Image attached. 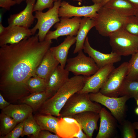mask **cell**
<instances>
[{
  "mask_svg": "<svg viewBox=\"0 0 138 138\" xmlns=\"http://www.w3.org/2000/svg\"><path fill=\"white\" fill-rule=\"evenodd\" d=\"M52 40L40 41L38 34L0 48V91L13 103L30 94L26 85L49 50Z\"/></svg>",
  "mask_w": 138,
  "mask_h": 138,
  "instance_id": "cell-1",
  "label": "cell"
},
{
  "mask_svg": "<svg viewBox=\"0 0 138 138\" xmlns=\"http://www.w3.org/2000/svg\"><path fill=\"white\" fill-rule=\"evenodd\" d=\"M87 77L78 75L69 78L53 96L41 106L37 110L39 113L59 117L60 111L68 99L83 87Z\"/></svg>",
  "mask_w": 138,
  "mask_h": 138,
  "instance_id": "cell-2",
  "label": "cell"
},
{
  "mask_svg": "<svg viewBox=\"0 0 138 138\" xmlns=\"http://www.w3.org/2000/svg\"><path fill=\"white\" fill-rule=\"evenodd\" d=\"M128 17L103 6L97 12V16L94 18L95 27L101 36L109 37L112 33L123 28Z\"/></svg>",
  "mask_w": 138,
  "mask_h": 138,
  "instance_id": "cell-3",
  "label": "cell"
},
{
  "mask_svg": "<svg viewBox=\"0 0 138 138\" xmlns=\"http://www.w3.org/2000/svg\"><path fill=\"white\" fill-rule=\"evenodd\" d=\"M89 94L77 92L73 95L61 110L59 118L71 117L76 114L87 111L99 113L102 108L101 105L91 101Z\"/></svg>",
  "mask_w": 138,
  "mask_h": 138,
  "instance_id": "cell-4",
  "label": "cell"
},
{
  "mask_svg": "<svg viewBox=\"0 0 138 138\" xmlns=\"http://www.w3.org/2000/svg\"><path fill=\"white\" fill-rule=\"evenodd\" d=\"M108 37L112 51L121 56L132 55L138 50V36L130 34L123 28Z\"/></svg>",
  "mask_w": 138,
  "mask_h": 138,
  "instance_id": "cell-5",
  "label": "cell"
},
{
  "mask_svg": "<svg viewBox=\"0 0 138 138\" xmlns=\"http://www.w3.org/2000/svg\"><path fill=\"white\" fill-rule=\"evenodd\" d=\"M61 0L55 2L54 5L47 12L36 11L34 16L37 19V23L35 26L31 29L33 35L35 33L36 30H39L37 34L39 40L43 41L50 28L54 24L60 21L59 16V10Z\"/></svg>",
  "mask_w": 138,
  "mask_h": 138,
  "instance_id": "cell-6",
  "label": "cell"
},
{
  "mask_svg": "<svg viewBox=\"0 0 138 138\" xmlns=\"http://www.w3.org/2000/svg\"><path fill=\"white\" fill-rule=\"evenodd\" d=\"M90 99L106 107L111 111L116 120L121 123L124 117L126 110V103L130 98L126 96L120 97L108 96L99 91L89 94Z\"/></svg>",
  "mask_w": 138,
  "mask_h": 138,
  "instance_id": "cell-7",
  "label": "cell"
},
{
  "mask_svg": "<svg viewBox=\"0 0 138 138\" xmlns=\"http://www.w3.org/2000/svg\"><path fill=\"white\" fill-rule=\"evenodd\" d=\"M77 53L75 57L67 59L65 68L68 72L75 75L89 77L99 69L93 59L85 55L83 50Z\"/></svg>",
  "mask_w": 138,
  "mask_h": 138,
  "instance_id": "cell-8",
  "label": "cell"
},
{
  "mask_svg": "<svg viewBox=\"0 0 138 138\" xmlns=\"http://www.w3.org/2000/svg\"><path fill=\"white\" fill-rule=\"evenodd\" d=\"M129 62H124L112 71L99 92L106 96L118 97V92L127 75Z\"/></svg>",
  "mask_w": 138,
  "mask_h": 138,
  "instance_id": "cell-9",
  "label": "cell"
},
{
  "mask_svg": "<svg viewBox=\"0 0 138 138\" xmlns=\"http://www.w3.org/2000/svg\"><path fill=\"white\" fill-rule=\"evenodd\" d=\"M82 19L80 17H74L72 18L61 17L59 22L55 24L54 26L56 30L49 31L44 40H57L58 37L64 36L77 35Z\"/></svg>",
  "mask_w": 138,
  "mask_h": 138,
  "instance_id": "cell-10",
  "label": "cell"
},
{
  "mask_svg": "<svg viewBox=\"0 0 138 138\" xmlns=\"http://www.w3.org/2000/svg\"><path fill=\"white\" fill-rule=\"evenodd\" d=\"M103 6L101 3H94L89 6L78 7L63 1L61 2L59 10V17L68 18L74 17H84L95 18L97 12Z\"/></svg>",
  "mask_w": 138,
  "mask_h": 138,
  "instance_id": "cell-11",
  "label": "cell"
},
{
  "mask_svg": "<svg viewBox=\"0 0 138 138\" xmlns=\"http://www.w3.org/2000/svg\"><path fill=\"white\" fill-rule=\"evenodd\" d=\"M115 68L113 64H111L99 68L94 74L87 77L83 87L78 92L89 94L99 92Z\"/></svg>",
  "mask_w": 138,
  "mask_h": 138,
  "instance_id": "cell-12",
  "label": "cell"
},
{
  "mask_svg": "<svg viewBox=\"0 0 138 138\" xmlns=\"http://www.w3.org/2000/svg\"><path fill=\"white\" fill-rule=\"evenodd\" d=\"M83 50L93 59L99 69L119 62L121 60V56L112 51L110 53L106 54L94 49L90 45L87 36L85 41Z\"/></svg>",
  "mask_w": 138,
  "mask_h": 138,
  "instance_id": "cell-13",
  "label": "cell"
},
{
  "mask_svg": "<svg viewBox=\"0 0 138 138\" xmlns=\"http://www.w3.org/2000/svg\"><path fill=\"white\" fill-rule=\"evenodd\" d=\"M36 0H26L25 9L18 13L11 15L8 19L9 26H19L29 28L33 23L34 16L32 13Z\"/></svg>",
  "mask_w": 138,
  "mask_h": 138,
  "instance_id": "cell-14",
  "label": "cell"
},
{
  "mask_svg": "<svg viewBox=\"0 0 138 138\" xmlns=\"http://www.w3.org/2000/svg\"><path fill=\"white\" fill-rule=\"evenodd\" d=\"M32 35L31 29L29 28L19 26H8L0 35V46L18 43Z\"/></svg>",
  "mask_w": 138,
  "mask_h": 138,
  "instance_id": "cell-15",
  "label": "cell"
},
{
  "mask_svg": "<svg viewBox=\"0 0 138 138\" xmlns=\"http://www.w3.org/2000/svg\"><path fill=\"white\" fill-rule=\"evenodd\" d=\"M71 117L79 123L88 138H91L94 131L98 129L97 123L100 118L99 113L87 111L76 114Z\"/></svg>",
  "mask_w": 138,
  "mask_h": 138,
  "instance_id": "cell-16",
  "label": "cell"
},
{
  "mask_svg": "<svg viewBox=\"0 0 138 138\" xmlns=\"http://www.w3.org/2000/svg\"><path fill=\"white\" fill-rule=\"evenodd\" d=\"M69 72L60 65L50 76L45 91L48 98L53 96L69 78Z\"/></svg>",
  "mask_w": 138,
  "mask_h": 138,
  "instance_id": "cell-17",
  "label": "cell"
},
{
  "mask_svg": "<svg viewBox=\"0 0 138 138\" xmlns=\"http://www.w3.org/2000/svg\"><path fill=\"white\" fill-rule=\"evenodd\" d=\"M99 114L100 123L96 138H110L114 135L116 130V120L105 108H101Z\"/></svg>",
  "mask_w": 138,
  "mask_h": 138,
  "instance_id": "cell-18",
  "label": "cell"
},
{
  "mask_svg": "<svg viewBox=\"0 0 138 138\" xmlns=\"http://www.w3.org/2000/svg\"><path fill=\"white\" fill-rule=\"evenodd\" d=\"M81 128L79 123L73 117L60 118L56 127V134L61 138H74Z\"/></svg>",
  "mask_w": 138,
  "mask_h": 138,
  "instance_id": "cell-19",
  "label": "cell"
},
{
  "mask_svg": "<svg viewBox=\"0 0 138 138\" xmlns=\"http://www.w3.org/2000/svg\"><path fill=\"white\" fill-rule=\"evenodd\" d=\"M59 64L49 49L37 68L36 75L47 82L50 76Z\"/></svg>",
  "mask_w": 138,
  "mask_h": 138,
  "instance_id": "cell-20",
  "label": "cell"
},
{
  "mask_svg": "<svg viewBox=\"0 0 138 138\" xmlns=\"http://www.w3.org/2000/svg\"><path fill=\"white\" fill-rule=\"evenodd\" d=\"M76 41V36H68L60 44L49 49L54 57L63 68L66 65L69 50Z\"/></svg>",
  "mask_w": 138,
  "mask_h": 138,
  "instance_id": "cell-21",
  "label": "cell"
},
{
  "mask_svg": "<svg viewBox=\"0 0 138 138\" xmlns=\"http://www.w3.org/2000/svg\"><path fill=\"white\" fill-rule=\"evenodd\" d=\"M1 112L13 118L18 123L24 121L33 111L31 108L24 103L10 104L2 110Z\"/></svg>",
  "mask_w": 138,
  "mask_h": 138,
  "instance_id": "cell-22",
  "label": "cell"
},
{
  "mask_svg": "<svg viewBox=\"0 0 138 138\" xmlns=\"http://www.w3.org/2000/svg\"><path fill=\"white\" fill-rule=\"evenodd\" d=\"M95 21L94 18L84 17L82 19L76 35V46L73 53H78L83 50V47L87 34L90 30L95 27Z\"/></svg>",
  "mask_w": 138,
  "mask_h": 138,
  "instance_id": "cell-23",
  "label": "cell"
},
{
  "mask_svg": "<svg viewBox=\"0 0 138 138\" xmlns=\"http://www.w3.org/2000/svg\"><path fill=\"white\" fill-rule=\"evenodd\" d=\"M103 6L125 17L135 15L137 9L127 0H110Z\"/></svg>",
  "mask_w": 138,
  "mask_h": 138,
  "instance_id": "cell-24",
  "label": "cell"
},
{
  "mask_svg": "<svg viewBox=\"0 0 138 138\" xmlns=\"http://www.w3.org/2000/svg\"><path fill=\"white\" fill-rule=\"evenodd\" d=\"M41 130H47L56 134V127L59 118L50 114L40 113L33 116Z\"/></svg>",
  "mask_w": 138,
  "mask_h": 138,
  "instance_id": "cell-25",
  "label": "cell"
},
{
  "mask_svg": "<svg viewBox=\"0 0 138 138\" xmlns=\"http://www.w3.org/2000/svg\"><path fill=\"white\" fill-rule=\"evenodd\" d=\"M48 98L45 91L31 94L22 98L18 101L21 103L29 105L32 109L33 112H35Z\"/></svg>",
  "mask_w": 138,
  "mask_h": 138,
  "instance_id": "cell-26",
  "label": "cell"
},
{
  "mask_svg": "<svg viewBox=\"0 0 138 138\" xmlns=\"http://www.w3.org/2000/svg\"><path fill=\"white\" fill-rule=\"evenodd\" d=\"M122 96H126L136 100L138 99V81L126 79L124 81L118 94Z\"/></svg>",
  "mask_w": 138,
  "mask_h": 138,
  "instance_id": "cell-27",
  "label": "cell"
},
{
  "mask_svg": "<svg viewBox=\"0 0 138 138\" xmlns=\"http://www.w3.org/2000/svg\"><path fill=\"white\" fill-rule=\"evenodd\" d=\"M41 130L32 114L24 121L23 130L21 136L31 135V138H36Z\"/></svg>",
  "mask_w": 138,
  "mask_h": 138,
  "instance_id": "cell-28",
  "label": "cell"
},
{
  "mask_svg": "<svg viewBox=\"0 0 138 138\" xmlns=\"http://www.w3.org/2000/svg\"><path fill=\"white\" fill-rule=\"evenodd\" d=\"M47 82L36 75L30 78L26 83L27 88L31 94L45 91Z\"/></svg>",
  "mask_w": 138,
  "mask_h": 138,
  "instance_id": "cell-29",
  "label": "cell"
},
{
  "mask_svg": "<svg viewBox=\"0 0 138 138\" xmlns=\"http://www.w3.org/2000/svg\"><path fill=\"white\" fill-rule=\"evenodd\" d=\"M18 124L12 118L1 112L0 114V138L8 133Z\"/></svg>",
  "mask_w": 138,
  "mask_h": 138,
  "instance_id": "cell-30",
  "label": "cell"
},
{
  "mask_svg": "<svg viewBox=\"0 0 138 138\" xmlns=\"http://www.w3.org/2000/svg\"><path fill=\"white\" fill-rule=\"evenodd\" d=\"M128 62V71L126 79L136 80L138 78V50L132 55Z\"/></svg>",
  "mask_w": 138,
  "mask_h": 138,
  "instance_id": "cell-31",
  "label": "cell"
},
{
  "mask_svg": "<svg viewBox=\"0 0 138 138\" xmlns=\"http://www.w3.org/2000/svg\"><path fill=\"white\" fill-rule=\"evenodd\" d=\"M123 29L130 34L138 36V18L135 15L129 16Z\"/></svg>",
  "mask_w": 138,
  "mask_h": 138,
  "instance_id": "cell-32",
  "label": "cell"
},
{
  "mask_svg": "<svg viewBox=\"0 0 138 138\" xmlns=\"http://www.w3.org/2000/svg\"><path fill=\"white\" fill-rule=\"evenodd\" d=\"M123 135L124 138L136 137L135 129L132 123L128 121L124 122L123 127Z\"/></svg>",
  "mask_w": 138,
  "mask_h": 138,
  "instance_id": "cell-33",
  "label": "cell"
},
{
  "mask_svg": "<svg viewBox=\"0 0 138 138\" xmlns=\"http://www.w3.org/2000/svg\"><path fill=\"white\" fill-rule=\"evenodd\" d=\"M24 121L18 123L8 133L1 138H18L21 136L24 129Z\"/></svg>",
  "mask_w": 138,
  "mask_h": 138,
  "instance_id": "cell-34",
  "label": "cell"
},
{
  "mask_svg": "<svg viewBox=\"0 0 138 138\" xmlns=\"http://www.w3.org/2000/svg\"><path fill=\"white\" fill-rule=\"evenodd\" d=\"M53 0H37L35 4L33 11H42L46 8H50L54 5Z\"/></svg>",
  "mask_w": 138,
  "mask_h": 138,
  "instance_id": "cell-35",
  "label": "cell"
},
{
  "mask_svg": "<svg viewBox=\"0 0 138 138\" xmlns=\"http://www.w3.org/2000/svg\"><path fill=\"white\" fill-rule=\"evenodd\" d=\"M36 138H61L57 134H53L50 131L45 130H41Z\"/></svg>",
  "mask_w": 138,
  "mask_h": 138,
  "instance_id": "cell-36",
  "label": "cell"
},
{
  "mask_svg": "<svg viewBox=\"0 0 138 138\" xmlns=\"http://www.w3.org/2000/svg\"><path fill=\"white\" fill-rule=\"evenodd\" d=\"M16 4L15 0H0V7L7 10H9L11 6Z\"/></svg>",
  "mask_w": 138,
  "mask_h": 138,
  "instance_id": "cell-37",
  "label": "cell"
},
{
  "mask_svg": "<svg viewBox=\"0 0 138 138\" xmlns=\"http://www.w3.org/2000/svg\"><path fill=\"white\" fill-rule=\"evenodd\" d=\"M5 99L0 93V109L1 110L5 108L11 104Z\"/></svg>",
  "mask_w": 138,
  "mask_h": 138,
  "instance_id": "cell-38",
  "label": "cell"
},
{
  "mask_svg": "<svg viewBox=\"0 0 138 138\" xmlns=\"http://www.w3.org/2000/svg\"><path fill=\"white\" fill-rule=\"evenodd\" d=\"M74 138H88V137L81 128L79 132L74 136Z\"/></svg>",
  "mask_w": 138,
  "mask_h": 138,
  "instance_id": "cell-39",
  "label": "cell"
},
{
  "mask_svg": "<svg viewBox=\"0 0 138 138\" xmlns=\"http://www.w3.org/2000/svg\"><path fill=\"white\" fill-rule=\"evenodd\" d=\"M132 3L137 9H138V0H127Z\"/></svg>",
  "mask_w": 138,
  "mask_h": 138,
  "instance_id": "cell-40",
  "label": "cell"
},
{
  "mask_svg": "<svg viewBox=\"0 0 138 138\" xmlns=\"http://www.w3.org/2000/svg\"><path fill=\"white\" fill-rule=\"evenodd\" d=\"M6 27H4L1 22L0 23V35L2 33L5 31Z\"/></svg>",
  "mask_w": 138,
  "mask_h": 138,
  "instance_id": "cell-41",
  "label": "cell"
},
{
  "mask_svg": "<svg viewBox=\"0 0 138 138\" xmlns=\"http://www.w3.org/2000/svg\"><path fill=\"white\" fill-rule=\"evenodd\" d=\"M135 129L138 130V122H135L132 123Z\"/></svg>",
  "mask_w": 138,
  "mask_h": 138,
  "instance_id": "cell-42",
  "label": "cell"
},
{
  "mask_svg": "<svg viewBox=\"0 0 138 138\" xmlns=\"http://www.w3.org/2000/svg\"><path fill=\"white\" fill-rule=\"evenodd\" d=\"M110 0H102L101 3L103 6L107 2Z\"/></svg>",
  "mask_w": 138,
  "mask_h": 138,
  "instance_id": "cell-43",
  "label": "cell"
},
{
  "mask_svg": "<svg viewBox=\"0 0 138 138\" xmlns=\"http://www.w3.org/2000/svg\"><path fill=\"white\" fill-rule=\"evenodd\" d=\"M17 4H20L23 1L26 0H15Z\"/></svg>",
  "mask_w": 138,
  "mask_h": 138,
  "instance_id": "cell-44",
  "label": "cell"
},
{
  "mask_svg": "<svg viewBox=\"0 0 138 138\" xmlns=\"http://www.w3.org/2000/svg\"><path fill=\"white\" fill-rule=\"evenodd\" d=\"M134 111L135 113L138 115V107L135 108Z\"/></svg>",
  "mask_w": 138,
  "mask_h": 138,
  "instance_id": "cell-45",
  "label": "cell"
},
{
  "mask_svg": "<svg viewBox=\"0 0 138 138\" xmlns=\"http://www.w3.org/2000/svg\"><path fill=\"white\" fill-rule=\"evenodd\" d=\"M94 3H98L100 2L101 0H92Z\"/></svg>",
  "mask_w": 138,
  "mask_h": 138,
  "instance_id": "cell-46",
  "label": "cell"
},
{
  "mask_svg": "<svg viewBox=\"0 0 138 138\" xmlns=\"http://www.w3.org/2000/svg\"><path fill=\"white\" fill-rule=\"evenodd\" d=\"M54 2H55L56 1H57L59 0H53ZM74 1H76L79 2H82V0H73Z\"/></svg>",
  "mask_w": 138,
  "mask_h": 138,
  "instance_id": "cell-47",
  "label": "cell"
},
{
  "mask_svg": "<svg viewBox=\"0 0 138 138\" xmlns=\"http://www.w3.org/2000/svg\"><path fill=\"white\" fill-rule=\"evenodd\" d=\"M138 18V9H137L135 15Z\"/></svg>",
  "mask_w": 138,
  "mask_h": 138,
  "instance_id": "cell-48",
  "label": "cell"
},
{
  "mask_svg": "<svg viewBox=\"0 0 138 138\" xmlns=\"http://www.w3.org/2000/svg\"><path fill=\"white\" fill-rule=\"evenodd\" d=\"M136 100V104L138 106V99Z\"/></svg>",
  "mask_w": 138,
  "mask_h": 138,
  "instance_id": "cell-49",
  "label": "cell"
},
{
  "mask_svg": "<svg viewBox=\"0 0 138 138\" xmlns=\"http://www.w3.org/2000/svg\"><path fill=\"white\" fill-rule=\"evenodd\" d=\"M136 80L138 81V78Z\"/></svg>",
  "mask_w": 138,
  "mask_h": 138,
  "instance_id": "cell-50",
  "label": "cell"
}]
</instances>
